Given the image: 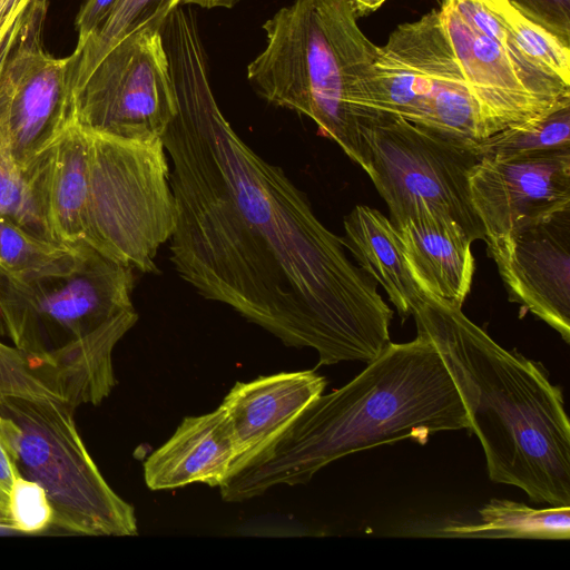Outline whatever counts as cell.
<instances>
[{"mask_svg":"<svg viewBox=\"0 0 570 570\" xmlns=\"http://www.w3.org/2000/svg\"><path fill=\"white\" fill-rule=\"evenodd\" d=\"M178 112L163 136L176 224L170 261L202 296L230 306L321 365L368 363L391 343L392 308L283 169L233 129L214 97L199 31L164 37Z\"/></svg>","mask_w":570,"mask_h":570,"instance_id":"cell-1","label":"cell"},{"mask_svg":"<svg viewBox=\"0 0 570 570\" xmlns=\"http://www.w3.org/2000/svg\"><path fill=\"white\" fill-rule=\"evenodd\" d=\"M460 389L435 344L416 332L390 343L342 387L318 395L288 429L220 487L227 502L279 484H304L330 463L371 448L438 432L468 430Z\"/></svg>","mask_w":570,"mask_h":570,"instance_id":"cell-2","label":"cell"},{"mask_svg":"<svg viewBox=\"0 0 570 570\" xmlns=\"http://www.w3.org/2000/svg\"><path fill=\"white\" fill-rule=\"evenodd\" d=\"M412 316L460 389L489 479L535 503L570 505V423L562 389L544 365L505 350L462 307L431 294Z\"/></svg>","mask_w":570,"mask_h":570,"instance_id":"cell-3","label":"cell"},{"mask_svg":"<svg viewBox=\"0 0 570 570\" xmlns=\"http://www.w3.org/2000/svg\"><path fill=\"white\" fill-rule=\"evenodd\" d=\"M247 79L269 104L311 118L362 169L360 119L377 53L348 0H295L264 24Z\"/></svg>","mask_w":570,"mask_h":570,"instance_id":"cell-4","label":"cell"},{"mask_svg":"<svg viewBox=\"0 0 570 570\" xmlns=\"http://www.w3.org/2000/svg\"><path fill=\"white\" fill-rule=\"evenodd\" d=\"M73 412L67 402L51 396L0 399L20 475L45 491L51 528L82 535H137L132 505L101 475Z\"/></svg>","mask_w":570,"mask_h":570,"instance_id":"cell-5","label":"cell"},{"mask_svg":"<svg viewBox=\"0 0 570 570\" xmlns=\"http://www.w3.org/2000/svg\"><path fill=\"white\" fill-rule=\"evenodd\" d=\"M364 109L470 144L498 132L465 79L436 9L397 26L377 48Z\"/></svg>","mask_w":570,"mask_h":570,"instance_id":"cell-6","label":"cell"},{"mask_svg":"<svg viewBox=\"0 0 570 570\" xmlns=\"http://www.w3.org/2000/svg\"><path fill=\"white\" fill-rule=\"evenodd\" d=\"M360 132L363 170L385 202L392 223L428 209L458 223L473 242L485 240L469 188L470 173L481 159L475 144L386 112H365Z\"/></svg>","mask_w":570,"mask_h":570,"instance_id":"cell-7","label":"cell"},{"mask_svg":"<svg viewBox=\"0 0 570 570\" xmlns=\"http://www.w3.org/2000/svg\"><path fill=\"white\" fill-rule=\"evenodd\" d=\"M134 268L91 246L65 274L13 278L0 273V336L28 357L62 348L135 311Z\"/></svg>","mask_w":570,"mask_h":570,"instance_id":"cell-8","label":"cell"},{"mask_svg":"<svg viewBox=\"0 0 570 570\" xmlns=\"http://www.w3.org/2000/svg\"><path fill=\"white\" fill-rule=\"evenodd\" d=\"M76 121L134 142L163 140L178 112L175 85L159 26L119 41L73 92Z\"/></svg>","mask_w":570,"mask_h":570,"instance_id":"cell-9","label":"cell"},{"mask_svg":"<svg viewBox=\"0 0 570 570\" xmlns=\"http://www.w3.org/2000/svg\"><path fill=\"white\" fill-rule=\"evenodd\" d=\"M46 11L42 0L0 57V153L21 167L76 120V58H57L43 48Z\"/></svg>","mask_w":570,"mask_h":570,"instance_id":"cell-10","label":"cell"},{"mask_svg":"<svg viewBox=\"0 0 570 570\" xmlns=\"http://www.w3.org/2000/svg\"><path fill=\"white\" fill-rule=\"evenodd\" d=\"M510 302L570 343V207L485 240Z\"/></svg>","mask_w":570,"mask_h":570,"instance_id":"cell-11","label":"cell"},{"mask_svg":"<svg viewBox=\"0 0 570 570\" xmlns=\"http://www.w3.org/2000/svg\"><path fill=\"white\" fill-rule=\"evenodd\" d=\"M469 188L485 240L538 223L570 207V149L481 158L470 173Z\"/></svg>","mask_w":570,"mask_h":570,"instance_id":"cell-12","label":"cell"},{"mask_svg":"<svg viewBox=\"0 0 570 570\" xmlns=\"http://www.w3.org/2000/svg\"><path fill=\"white\" fill-rule=\"evenodd\" d=\"M89 147L88 130L75 120L22 167L48 237L53 242L69 246L87 244Z\"/></svg>","mask_w":570,"mask_h":570,"instance_id":"cell-13","label":"cell"},{"mask_svg":"<svg viewBox=\"0 0 570 570\" xmlns=\"http://www.w3.org/2000/svg\"><path fill=\"white\" fill-rule=\"evenodd\" d=\"M326 384V379L314 370L236 382L220 404L238 449L230 476L271 446L324 392Z\"/></svg>","mask_w":570,"mask_h":570,"instance_id":"cell-14","label":"cell"},{"mask_svg":"<svg viewBox=\"0 0 570 570\" xmlns=\"http://www.w3.org/2000/svg\"><path fill=\"white\" fill-rule=\"evenodd\" d=\"M440 12L465 79L497 131L533 119L556 105L532 95L504 49L475 30L451 1L443 0Z\"/></svg>","mask_w":570,"mask_h":570,"instance_id":"cell-15","label":"cell"},{"mask_svg":"<svg viewBox=\"0 0 570 570\" xmlns=\"http://www.w3.org/2000/svg\"><path fill=\"white\" fill-rule=\"evenodd\" d=\"M238 455L225 410L186 416L175 433L144 463L146 485L154 491L193 483L220 487L232 474Z\"/></svg>","mask_w":570,"mask_h":570,"instance_id":"cell-16","label":"cell"},{"mask_svg":"<svg viewBox=\"0 0 570 570\" xmlns=\"http://www.w3.org/2000/svg\"><path fill=\"white\" fill-rule=\"evenodd\" d=\"M416 283L428 294L459 307L471 291L475 262L472 239L454 220L421 209L392 223Z\"/></svg>","mask_w":570,"mask_h":570,"instance_id":"cell-17","label":"cell"},{"mask_svg":"<svg viewBox=\"0 0 570 570\" xmlns=\"http://www.w3.org/2000/svg\"><path fill=\"white\" fill-rule=\"evenodd\" d=\"M137 321L136 311L122 313L60 350L28 360L57 399L75 410L82 404L98 405L116 385L114 347Z\"/></svg>","mask_w":570,"mask_h":570,"instance_id":"cell-18","label":"cell"},{"mask_svg":"<svg viewBox=\"0 0 570 570\" xmlns=\"http://www.w3.org/2000/svg\"><path fill=\"white\" fill-rule=\"evenodd\" d=\"M341 237L356 265L383 287L400 317L406 320L425 292L413 277L389 217L376 208L356 205L343 220Z\"/></svg>","mask_w":570,"mask_h":570,"instance_id":"cell-19","label":"cell"},{"mask_svg":"<svg viewBox=\"0 0 570 570\" xmlns=\"http://www.w3.org/2000/svg\"><path fill=\"white\" fill-rule=\"evenodd\" d=\"M476 523H454L443 531L468 538L568 540L570 505L535 509L511 500L492 499L479 512Z\"/></svg>","mask_w":570,"mask_h":570,"instance_id":"cell-20","label":"cell"},{"mask_svg":"<svg viewBox=\"0 0 570 570\" xmlns=\"http://www.w3.org/2000/svg\"><path fill=\"white\" fill-rule=\"evenodd\" d=\"M183 0H116L109 13L88 38L82 48L73 51L72 92L88 78L98 62L119 41L147 26H161Z\"/></svg>","mask_w":570,"mask_h":570,"instance_id":"cell-21","label":"cell"},{"mask_svg":"<svg viewBox=\"0 0 570 570\" xmlns=\"http://www.w3.org/2000/svg\"><path fill=\"white\" fill-rule=\"evenodd\" d=\"M87 246H69L40 237L0 217V273L10 277L68 273L78 266Z\"/></svg>","mask_w":570,"mask_h":570,"instance_id":"cell-22","label":"cell"},{"mask_svg":"<svg viewBox=\"0 0 570 570\" xmlns=\"http://www.w3.org/2000/svg\"><path fill=\"white\" fill-rule=\"evenodd\" d=\"M480 158L511 159L570 149V97L544 114L476 142Z\"/></svg>","mask_w":570,"mask_h":570,"instance_id":"cell-23","label":"cell"},{"mask_svg":"<svg viewBox=\"0 0 570 570\" xmlns=\"http://www.w3.org/2000/svg\"><path fill=\"white\" fill-rule=\"evenodd\" d=\"M451 1L458 12L479 32L499 43L514 65L527 89L540 100L554 105L570 97V85L548 72L519 47L503 19L472 0Z\"/></svg>","mask_w":570,"mask_h":570,"instance_id":"cell-24","label":"cell"},{"mask_svg":"<svg viewBox=\"0 0 570 570\" xmlns=\"http://www.w3.org/2000/svg\"><path fill=\"white\" fill-rule=\"evenodd\" d=\"M502 19L529 58L570 85V46L525 18L513 7Z\"/></svg>","mask_w":570,"mask_h":570,"instance_id":"cell-25","label":"cell"},{"mask_svg":"<svg viewBox=\"0 0 570 570\" xmlns=\"http://www.w3.org/2000/svg\"><path fill=\"white\" fill-rule=\"evenodd\" d=\"M0 217L50 239L22 167L4 153H0Z\"/></svg>","mask_w":570,"mask_h":570,"instance_id":"cell-26","label":"cell"},{"mask_svg":"<svg viewBox=\"0 0 570 570\" xmlns=\"http://www.w3.org/2000/svg\"><path fill=\"white\" fill-rule=\"evenodd\" d=\"M8 512L19 534H37L51 528L52 511L45 491L22 476L12 489Z\"/></svg>","mask_w":570,"mask_h":570,"instance_id":"cell-27","label":"cell"},{"mask_svg":"<svg viewBox=\"0 0 570 570\" xmlns=\"http://www.w3.org/2000/svg\"><path fill=\"white\" fill-rule=\"evenodd\" d=\"M11 395L55 397L36 376L27 356L16 347L0 341V399Z\"/></svg>","mask_w":570,"mask_h":570,"instance_id":"cell-28","label":"cell"},{"mask_svg":"<svg viewBox=\"0 0 570 570\" xmlns=\"http://www.w3.org/2000/svg\"><path fill=\"white\" fill-rule=\"evenodd\" d=\"M521 14L570 46V0H508Z\"/></svg>","mask_w":570,"mask_h":570,"instance_id":"cell-29","label":"cell"},{"mask_svg":"<svg viewBox=\"0 0 570 570\" xmlns=\"http://www.w3.org/2000/svg\"><path fill=\"white\" fill-rule=\"evenodd\" d=\"M20 476L8 421L0 415V505L7 510L12 489Z\"/></svg>","mask_w":570,"mask_h":570,"instance_id":"cell-30","label":"cell"},{"mask_svg":"<svg viewBox=\"0 0 570 570\" xmlns=\"http://www.w3.org/2000/svg\"><path fill=\"white\" fill-rule=\"evenodd\" d=\"M42 0H0V57Z\"/></svg>","mask_w":570,"mask_h":570,"instance_id":"cell-31","label":"cell"},{"mask_svg":"<svg viewBox=\"0 0 570 570\" xmlns=\"http://www.w3.org/2000/svg\"><path fill=\"white\" fill-rule=\"evenodd\" d=\"M116 0H86L76 18L78 42L76 50L82 48L88 38L101 24Z\"/></svg>","mask_w":570,"mask_h":570,"instance_id":"cell-32","label":"cell"},{"mask_svg":"<svg viewBox=\"0 0 570 570\" xmlns=\"http://www.w3.org/2000/svg\"><path fill=\"white\" fill-rule=\"evenodd\" d=\"M386 0H348L357 19L374 12Z\"/></svg>","mask_w":570,"mask_h":570,"instance_id":"cell-33","label":"cell"},{"mask_svg":"<svg viewBox=\"0 0 570 570\" xmlns=\"http://www.w3.org/2000/svg\"><path fill=\"white\" fill-rule=\"evenodd\" d=\"M239 0H183L181 6H198L206 9L232 8Z\"/></svg>","mask_w":570,"mask_h":570,"instance_id":"cell-34","label":"cell"},{"mask_svg":"<svg viewBox=\"0 0 570 570\" xmlns=\"http://www.w3.org/2000/svg\"><path fill=\"white\" fill-rule=\"evenodd\" d=\"M481 3L487 9L498 14L499 17H505L508 12L511 10L512 6L508 2V0H472Z\"/></svg>","mask_w":570,"mask_h":570,"instance_id":"cell-35","label":"cell"},{"mask_svg":"<svg viewBox=\"0 0 570 570\" xmlns=\"http://www.w3.org/2000/svg\"><path fill=\"white\" fill-rule=\"evenodd\" d=\"M0 533H18L17 529L14 528L9 512L7 509L2 508L0 505Z\"/></svg>","mask_w":570,"mask_h":570,"instance_id":"cell-36","label":"cell"}]
</instances>
